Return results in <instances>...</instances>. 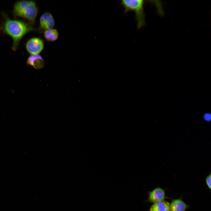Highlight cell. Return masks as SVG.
Returning a JSON list of instances; mask_svg holds the SVG:
<instances>
[{
  "label": "cell",
  "mask_w": 211,
  "mask_h": 211,
  "mask_svg": "<svg viewBox=\"0 0 211 211\" xmlns=\"http://www.w3.org/2000/svg\"><path fill=\"white\" fill-rule=\"evenodd\" d=\"M5 20L2 30L5 34L10 36L13 40L12 50L16 51L22 38L26 33L35 30L29 24L21 21L13 20L4 15Z\"/></svg>",
  "instance_id": "obj_1"
},
{
  "label": "cell",
  "mask_w": 211,
  "mask_h": 211,
  "mask_svg": "<svg viewBox=\"0 0 211 211\" xmlns=\"http://www.w3.org/2000/svg\"><path fill=\"white\" fill-rule=\"evenodd\" d=\"M38 12V7L34 1L22 0L15 3L13 14L14 18L20 17L26 19L30 25L35 23Z\"/></svg>",
  "instance_id": "obj_2"
},
{
  "label": "cell",
  "mask_w": 211,
  "mask_h": 211,
  "mask_svg": "<svg viewBox=\"0 0 211 211\" xmlns=\"http://www.w3.org/2000/svg\"><path fill=\"white\" fill-rule=\"evenodd\" d=\"M121 4L124 7L125 14L129 11H134L137 23V29L141 28L145 24L144 12V1L142 0H123Z\"/></svg>",
  "instance_id": "obj_3"
},
{
  "label": "cell",
  "mask_w": 211,
  "mask_h": 211,
  "mask_svg": "<svg viewBox=\"0 0 211 211\" xmlns=\"http://www.w3.org/2000/svg\"><path fill=\"white\" fill-rule=\"evenodd\" d=\"M25 47L27 52L31 55L39 54L43 50L44 42L38 38H32L27 42Z\"/></svg>",
  "instance_id": "obj_4"
},
{
  "label": "cell",
  "mask_w": 211,
  "mask_h": 211,
  "mask_svg": "<svg viewBox=\"0 0 211 211\" xmlns=\"http://www.w3.org/2000/svg\"><path fill=\"white\" fill-rule=\"evenodd\" d=\"M55 24V21L52 14L50 12H46L43 13L39 20L40 29L46 30L52 28Z\"/></svg>",
  "instance_id": "obj_5"
},
{
  "label": "cell",
  "mask_w": 211,
  "mask_h": 211,
  "mask_svg": "<svg viewBox=\"0 0 211 211\" xmlns=\"http://www.w3.org/2000/svg\"><path fill=\"white\" fill-rule=\"evenodd\" d=\"M165 190L157 187L148 192V198L147 201L155 203L164 200L166 198Z\"/></svg>",
  "instance_id": "obj_6"
},
{
  "label": "cell",
  "mask_w": 211,
  "mask_h": 211,
  "mask_svg": "<svg viewBox=\"0 0 211 211\" xmlns=\"http://www.w3.org/2000/svg\"><path fill=\"white\" fill-rule=\"evenodd\" d=\"M26 64L35 69H40L44 67L45 61L40 55H32L27 59Z\"/></svg>",
  "instance_id": "obj_7"
},
{
  "label": "cell",
  "mask_w": 211,
  "mask_h": 211,
  "mask_svg": "<svg viewBox=\"0 0 211 211\" xmlns=\"http://www.w3.org/2000/svg\"><path fill=\"white\" fill-rule=\"evenodd\" d=\"M189 207L181 198L172 199L170 204L171 211H185Z\"/></svg>",
  "instance_id": "obj_8"
},
{
  "label": "cell",
  "mask_w": 211,
  "mask_h": 211,
  "mask_svg": "<svg viewBox=\"0 0 211 211\" xmlns=\"http://www.w3.org/2000/svg\"><path fill=\"white\" fill-rule=\"evenodd\" d=\"M149 211H171L170 203L165 200L154 203L150 207Z\"/></svg>",
  "instance_id": "obj_9"
},
{
  "label": "cell",
  "mask_w": 211,
  "mask_h": 211,
  "mask_svg": "<svg viewBox=\"0 0 211 211\" xmlns=\"http://www.w3.org/2000/svg\"><path fill=\"white\" fill-rule=\"evenodd\" d=\"M44 36L47 41L53 42L57 39L59 32L57 29L52 28L45 30L44 32Z\"/></svg>",
  "instance_id": "obj_10"
},
{
  "label": "cell",
  "mask_w": 211,
  "mask_h": 211,
  "mask_svg": "<svg viewBox=\"0 0 211 211\" xmlns=\"http://www.w3.org/2000/svg\"><path fill=\"white\" fill-rule=\"evenodd\" d=\"M211 176L210 174L207 176L205 180L206 185L210 190L211 188Z\"/></svg>",
  "instance_id": "obj_11"
},
{
  "label": "cell",
  "mask_w": 211,
  "mask_h": 211,
  "mask_svg": "<svg viewBox=\"0 0 211 211\" xmlns=\"http://www.w3.org/2000/svg\"><path fill=\"white\" fill-rule=\"evenodd\" d=\"M204 119L207 121L210 120L211 118L210 114L209 113H206L204 116Z\"/></svg>",
  "instance_id": "obj_12"
}]
</instances>
